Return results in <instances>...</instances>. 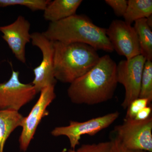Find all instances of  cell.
<instances>
[{
  "mask_svg": "<svg viewBox=\"0 0 152 152\" xmlns=\"http://www.w3.org/2000/svg\"><path fill=\"white\" fill-rule=\"evenodd\" d=\"M54 47L55 77L64 83L71 84L84 75L100 58L97 50L86 44L54 42Z\"/></svg>",
  "mask_w": 152,
  "mask_h": 152,
  "instance_id": "3",
  "label": "cell"
},
{
  "mask_svg": "<svg viewBox=\"0 0 152 152\" xmlns=\"http://www.w3.org/2000/svg\"><path fill=\"white\" fill-rule=\"evenodd\" d=\"M134 23V27L138 38L141 55L146 61H152V28L148 25L146 18L140 19Z\"/></svg>",
  "mask_w": 152,
  "mask_h": 152,
  "instance_id": "15",
  "label": "cell"
},
{
  "mask_svg": "<svg viewBox=\"0 0 152 152\" xmlns=\"http://www.w3.org/2000/svg\"><path fill=\"white\" fill-rule=\"evenodd\" d=\"M111 141L101 142L98 143L86 144L78 148L69 150L68 152H110Z\"/></svg>",
  "mask_w": 152,
  "mask_h": 152,
  "instance_id": "18",
  "label": "cell"
},
{
  "mask_svg": "<svg viewBox=\"0 0 152 152\" xmlns=\"http://www.w3.org/2000/svg\"><path fill=\"white\" fill-rule=\"evenodd\" d=\"M105 2L110 7L117 17H123L128 6L126 0H105Z\"/></svg>",
  "mask_w": 152,
  "mask_h": 152,
  "instance_id": "20",
  "label": "cell"
},
{
  "mask_svg": "<svg viewBox=\"0 0 152 152\" xmlns=\"http://www.w3.org/2000/svg\"><path fill=\"white\" fill-rule=\"evenodd\" d=\"M50 0H0V7L21 6L27 7L32 11H44Z\"/></svg>",
  "mask_w": 152,
  "mask_h": 152,
  "instance_id": "17",
  "label": "cell"
},
{
  "mask_svg": "<svg viewBox=\"0 0 152 152\" xmlns=\"http://www.w3.org/2000/svg\"><path fill=\"white\" fill-rule=\"evenodd\" d=\"M152 107L151 105L144 108L137 113L135 118V119L139 121L147 119L152 115Z\"/></svg>",
  "mask_w": 152,
  "mask_h": 152,
  "instance_id": "22",
  "label": "cell"
},
{
  "mask_svg": "<svg viewBox=\"0 0 152 152\" xmlns=\"http://www.w3.org/2000/svg\"><path fill=\"white\" fill-rule=\"evenodd\" d=\"M82 2V0L50 1L44 11V19L53 23L74 15Z\"/></svg>",
  "mask_w": 152,
  "mask_h": 152,
  "instance_id": "12",
  "label": "cell"
},
{
  "mask_svg": "<svg viewBox=\"0 0 152 152\" xmlns=\"http://www.w3.org/2000/svg\"><path fill=\"white\" fill-rule=\"evenodd\" d=\"M139 98L148 99L152 101V62L146 61L144 65Z\"/></svg>",
  "mask_w": 152,
  "mask_h": 152,
  "instance_id": "16",
  "label": "cell"
},
{
  "mask_svg": "<svg viewBox=\"0 0 152 152\" xmlns=\"http://www.w3.org/2000/svg\"><path fill=\"white\" fill-rule=\"evenodd\" d=\"M31 24L22 15L19 16L10 24L0 26L2 38L11 49L17 59L26 64V45L31 41Z\"/></svg>",
  "mask_w": 152,
  "mask_h": 152,
  "instance_id": "11",
  "label": "cell"
},
{
  "mask_svg": "<svg viewBox=\"0 0 152 152\" xmlns=\"http://www.w3.org/2000/svg\"><path fill=\"white\" fill-rule=\"evenodd\" d=\"M24 118L18 112L0 110V152H4L6 142L12 133L22 127Z\"/></svg>",
  "mask_w": 152,
  "mask_h": 152,
  "instance_id": "13",
  "label": "cell"
},
{
  "mask_svg": "<svg viewBox=\"0 0 152 152\" xmlns=\"http://www.w3.org/2000/svg\"><path fill=\"white\" fill-rule=\"evenodd\" d=\"M116 68L109 55L100 57L91 70L70 84L67 94L71 102L94 105L111 99L118 84Z\"/></svg>",
  "mask_w": 152,
  "mask_h": 152,
  "instance_id": "1",
  "label": "cell"
},
{
  "mask_svg": "<svg viewBox=\"0 0 152 152\" xmlns=\"http://www.w3.org/2000/svg\"><path fill=\"white\" fill-rule=\"evenodd\" d=\"M42 34L50 40L65 44L80 43L89 45L96 50L114 51L106 34V29L94 23L87 16L75 15L50 23Z\"/></svg>",
  "mask_w": 152,
  "mask_h": 152,
  "instance_id": "2",
  "label": "cell"
},
{
  "mask_svg": "<svg viewBox=\"0 0 152 152\" xmlns=\"http://www.w3.org/2000/svg\"><path fill=\"white\" fill-rule=\"evenodd\" d=\"M146 59L141 55L121 61L117 65L118 83L124 86V99L122 107L127 110L131 103L139 98L140 91L142 74Z\"/></svg>",
  "mask_w": 152,
  "mask_h": 152,
  "instance_id": "6",
  "label": "cell"
},
{
  "mask_svg": "<svg viewBox=\"0 0 152 152\" xmlns=\"http://www.w3.org/2000/svg\"><path fill=\"white\" fill-rule=\"evenodd\" d=\"M152 15V0H129L123 17L127 24L132 25L136 21L147 18Z\"/></svg>",
  "mask_w": 152,
  "mask_h": 152,
  "instance_id": "14",
  "label": "cell"
},
{
  "mask_svg": "<svg viewBox=\"0 0 152 152\" xmlns=\"http://www.w3.org/2000/svg\"><path fill=\"white\" fill-rule=\"evenodd\" d=\"M31 41L32 45L39 48L42 55L40 64L33 70L34 78L31 84L37 94L44 88L56 86L57 83L54 73V42L46 37L42 33L38 32L31 34Z\"/></svg>",
  "mask_w": 152,
  "mask_h": 152,
  "instance_id": "7",
  "label": "cell"
},
{
  "mask_svg": "<svg viewBox=\"0 0 152 152\" xmlns=\"http://www.w3.org/2000/svg\"><path fill=\"white\" fill-rule=\"evenodd\" d=\"M19 74L12 69L8 80L0 83V110L18 112L35 97L37 93L34 86L20 82Z\"/></svg>",
  "mask_w": 152,
  "mask_h": 152,
  "instance_id": "8",
  "label": "cell"
},
{
  "mask_svg": "<svg viewBox=\"0 0 152 152\" xmlns=\"http://www.w3.org/2000/svg\"><path fill=\"white\" fill-rule=\"evenodd\" d=\"M106 34L114 50L127 60L141 55L138 38L134 26L124 21L115 20L111 23Z\"/></svg>",
  "mask_w": 152,
  "mask_h": 152,
  "instance_id": "9",
  "label": "cell"
},
{
  "mask_svg": "<svg viewBox=\"0 0 152 152\" xmlns=\"http://www.w3.org/2000/svg\"><path fill=\"white\" fill-rule=\"evenodd\" d=\"M55 88V86L51 85L44 88L29 114L24 118L23 130L19 138L20 149L23 151L28 149L41 120L48 115L47 107L56 98Z\"/></svg>",
  "mask_w": 152,
  "mask_h": 152,
  "instance_id": "10",
  "label": "cell"
},
{
  "mask_svg": "<svg viewBox=\"0 0 152 152\" xmlns=\"http://www.w3.org/2000/svg\"><path fill=\"white\" fill-rule=\"evenodd\" d=\"M67 151V149L66 148H64L61 152H66Z\"/></svg>",
  "mask_w": 152,
  "mask_h": 152,
  "instance_id": "23",
  "label": "cell"
},
{
  "mask_svg": "<svg viewBox=\"0 0 152 152\" xmlns=\"http://www.w3.org/2000/svg\"><path fill=\"white\" fill-rule=\"evenodd\" d=\"M120 113L116 111L96 117L84 122L71 121L69 124L65 126L56 127L52 131L54 137L64 136L69 141L72 149H75L80 144L82 136H94L111 126L119 117Z\"/></svg>",
  "mask_w": 152,
  "mask_h": 152,
  "instance_id": "5",
  "label": "cell"
},
{
  "mask_svg": "<svg viewBox=\"0 0 152 152\" xmlns=\"http://www.w3.org/2000/svg\"><path fill=\"white\" fill-rule=\"evenodd\" d=\"M151 104L150 101L145 98H138L136 99L128 107L125 118L134 119L140 110L150 105Z\"/></svg>",
  "mask_w": 152,
  "mask_h": 152,
  "instance_id": "19",
  "label": "cell"
},
{
  "mask_svg": "<svg viewBox=\"0 0 152 152\" xmlns=\"http://www.w3.org/2000/svg\"><path fill=\"white\" fill-rule=\"evenodd\" d=\"M114 132L123 145L130 149L152 152V117L143 121L125 118Z\"/></svg>",
  "mask_w": 152,
  "mask_h": 152,
  "instance_id": "4",
  "label": "cell"
},
{
  "mask_svg": "<svg viewBox=\"0 0 152 152\" xmlns=\"http://www.w3.org/2000/svg\"><path fill=\"white\" fill-rule=\"evenodd\" d=\"M111 148L110 152H149L141 150L130 149L123 145L115 137L111 140Z\"/></svg>",
  "mask_w": 152,
  "mask_h": 152,
  "instance_id": "21",
  "label": "cell"
}]
</instances>
